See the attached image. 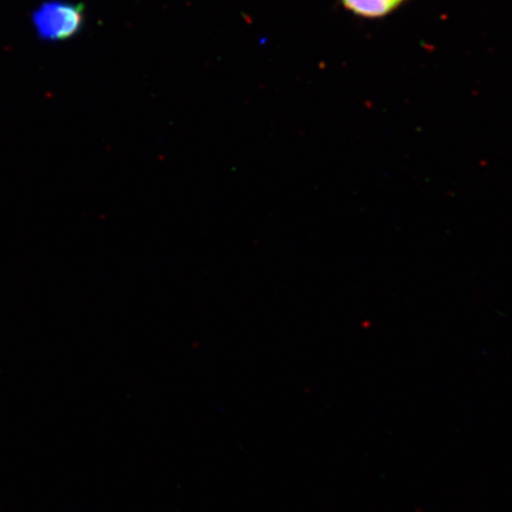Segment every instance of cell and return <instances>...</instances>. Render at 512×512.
I'll return each instance as SVG.
<instances>
[{
  "label": "cell",
  "instance_id": "2",
  "mask_svg": "<svg viewBox=\"0 0 512 512\" xmlns=\"http://www.w3.org/2000/svg\"><path fill=\"white\" fill-rule=\"evenodd\" d=\"M402 0H343L345 8L367 18H377L389 14Z\"/></svg>",
  "mask_w": 512,
  "mask_h": 512
},
{
  "label": "cell",
  "instance_id": "1",
  "mask_svg": "<svg viewBox=\"0 0 512 512\" xmlns=\"http://www.w3.org/2000/svg\"><path fill=\"white\" fill-rule=\"evenodd\" d=\"M85 23V9L80 4L50 0L43 3L34 14L32 24L38 38L48 42L69 40L78 34Z\"/></svg>",
  "mask_w": 512,
  "mask_h": 512
}]
</instances>
